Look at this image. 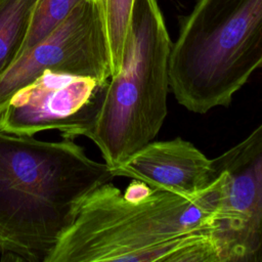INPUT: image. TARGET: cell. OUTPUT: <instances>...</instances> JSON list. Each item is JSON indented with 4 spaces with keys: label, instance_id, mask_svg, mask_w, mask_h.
Segmentation results:
<instances>
[{
    "label": "cell",
    "instance_id": "obj_12",
    "mask_svg": "<svg viewBox=\"0 0 262 262\" xmlns=\"http://www.w3.org/2000/svg\"><path fill=\"white\" fill-rule=\"evenodd\" d=\"M87 1H90V2H98V0H87Z\"/></svg>",
    "mask_w": 262,
    "mask_h": 262
},
{
    "label": "cell",
    "instance_id": "obj_1",
    "mask_svg": "<svg viewBox=\"0 0 262 262\" xmlns=\"http://www.w3.org/2000/svg\"><path fill=\"white\" fill-rule=\"evenodd\" d=\"M216 221L214 189L192 199L107 181L81 201L44 262H220Z\"/></svg>",
    "mask_w": 262,
    "mask_h": 262
},
{
    "label": "cell",
    "instance_id": "obj_5",
    "mask_svg": "<svg viewBox=\"0 0 262 262\" xmlns=\"http://www.w3.org/2000/svg\"><path fill=\"white\" fill-rule=\"evenodd\" d=\"M212 160L219 174L213 235L220 262H262V123Z\"/></svg>",
    "mask_w": 262,
    "mask_h": 262
},
{
    "label": "cell",
    "instance_id": "obj_7",
    "mask_svg": "<svg viewBox=\"0 0 262 262\" xmlns=\"http://www.w3.org/2000/svg\"><path fill=\"white\" fill-rule=\"evenodd\" d=\"M100 82L44 70L0 101V131L35 136L57 130L63 137L80 121Z\"/></svg>",
    "mask_w": 262,
    "mask_h": 262
},
{
    "label": "cell",
    "instance_id": "obj_3",
    "mask_svg": "<svg viewBox=\"0 0 262 262\" xmlns=\"http://www.w3.org/2000/svg\"><path fill=\"white\" fill-rule=\"evenodd\" d=\"M172 44L158 1L135 0L120 71L62 138L91 140L111 171L152 141L168 113Z\"/></svg>",
    "mask_w": 262,
    "mask_h": 262
},
{
    "label": "cell",
    "instance_id": "obj_2",
    "mask_svg": "<svg viewBox=\"0 0 262 262\" xmlns=\"http://www.w3.org/2000/svg\"><path fill=\"white\" fill-rule=\"evenodd\" d=\"M115 176L75 139L0 131L2 261L44 262L81 201Z\"/></svg>",
    "mask_w": 262,
    "mask_h": 262
},
{
    "label": "cell",
    "instance_id": "obj_10",
    "mask_svg": "<svg viewBox=\"0 0 262 262\" xmlns=\"http://www.w3.org/2000/svg\"><path fill=\"white\" fill-rule=\"evenodd\" d=\"M135 0H98L110 52L111 76L122 66Z\"/></svg>",
    "mask_w": 262,
    "mask_h": 262
},
{
    "label": "cell",
    "instance_id": "obj_4",
    "mask_svg": "<svg viewBox=\"0 0 262 262\" xmlns=\"http://www.w3.org/2000/svg\"><path fill=\"white\" fill-rule=\"evenodd\" d=\"M262 66V0H199L180 21L169 85L186 110L228 106Z\"/></svg>",
    "mask_w": 262,
    "mask_h": 262
},
{
    "label": "cell",
    "instance_id": "obj_11",
    "mask_svg": "<svg viewBox=\"0 0 262 262\" xmlns=\"http://www.w3.org/2000/svg\"><path fill=\"white\" fill-rule=\"evenodd\" d=\"M82 1L83 0H38L17 58L51 33Z\"/></svg>",
    "mask_w": 262,
    "mask_h": 262
},
{
    "label": "cell",
    "instance_id": "obj_6",
    "mask_svg": "<svg viewBox=\"0 0 262 262\" xmlns=\"http://www.w3.org/2000/svg\"><path fill=\"white\" fill-rule=\"evenodd\" d=\"M44 70L91 77L100 82L111 77L98 2H80L62 23L0 75V101Z\"/></svg>",
    "mask_w": 262,
    "mask_h": 262
},
{
    "label": "cell",
    "instance_id": "obj_8",
    "mask_svg": "<svg viewBox=\"0 0 262 262\" xmlns=\"http://www.w3.org/2000/svg\"><path fill=\"white\" fill-rule=\"evenodd\" d=\"M111 172L192 199L212 191L219 178L213 160L180 137L152 140Z\"/></svg>",
    "mask_w": 262,
    "mask_h": 262
},
{
    "label": "cell",
    "instance_id": "obj_9",
    "mask_svg": "<svg viewBox=\"0 0 262 262\" xmlns=\"http://www.w3.org/2000/svg\"><path fill=\"white\" fill-rule=\"evenodd\" d=\"M38 0H0V75L17 58Z\"/></svg>",
    "mask_w": 262,
    "mask_h": 262
}]
</instances>
